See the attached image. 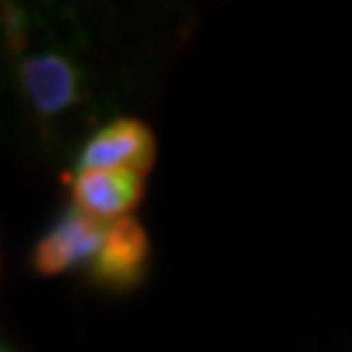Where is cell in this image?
<instances>
[{
    "instance_id": "obj_3",
    "label": "cell",
    "mask_w": 352,
    "mask_h": 352,
    "mask_svg": "<svg viewBox=\"0 0 352 352\" xmlns=\"http://www.w3.org/2000/svg\"><path fill=\"white\" fill-rule=\"evenodd\" d=\"M150 235L135 217H120L106 226V238L88 264V279L112 294H129L147 279Z\"/></svg>"
},
{
    "instance_id": "obj_2",
    "label": "cell",
    "mask_w": 352,
    "mask_h": 352,
    "mask_svg": "<svg viewBox=\"0 0 352 352\" xmlns=\"http://www.w3.org/2000/svg\"><path fill=\"white\" fill-rule=\"evenodd\" d=\"M156 164V135L138 118H115L91 132L76 156V173L85 170H132L144 176Z\"/></svg>"
},
{
    "instance_id": "obj_4",
    "label": "cell",
    "mask_w": 352,
    "mask_h": 352,
    "mask_svg": "<svg viewBox=\"0 0 352 352\" xmlns=\"http://www.w3.org/2000/svg\"><path fill=\"white\" fill-rule=\"evenodd\" d=\"M103 220L85 214L82 208L71 206L68 212H62L59 220L44 232L36 247H32L30 264L38 276H62L80 264H91L97 250H100L106 238Z\"/></svg>"
},
{
    "instance_id": "obj_5",
    "label": "cell",
    "mask_w": 352,
    "mask_h": 352,
    "mask_svg": "<svg viewBox=\"0 0 352 352\" xmlns=\"http://www.w3.org/2000/svg\"><path fill=\"white\" fill-rule=\"evenodd\" d=\"M74 206L103 223L129 217L144 197V176L132 170H85L71 182Z\"/></svg>"
},
{
    "instance_id": "obj_1",
    "label": "cell",
    "mask_w": 352,
    "mask_h": 352,
    "mask_svg": "<svg viewBox=\"0 0 352 352\" xmlns=\"http://www.w3.org/2000/svg\"><path fill=\"white\" fill-rule=\"evenodd\" d=\"M15 82L41 129L56 126L80 109L88 91L82 62L65 47H41L15 56Z\"/></svg>"
}]
</instances>
